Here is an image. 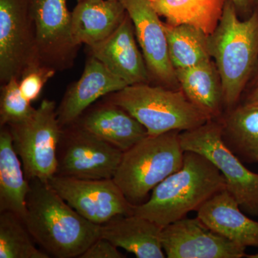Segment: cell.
Returning <instances> with one entry per match:
<instances>
[{
    "instance_id": "cell-1",
    "label": "cell",
    "mask_w": 258,
    "mask_h": 258,
    "mask_svg": "<svg viewBox=\"0 0 258 258\" xmlns=\"http://www.w3.org/2000/svg\"><path fill=\"white\" fill-rule=\"evenodd\" d=\"M23 221L32 238L50 257H80L101 237V225L88 221L48 183L30 181Z\"/></svg>"
},
{
    "instance_id": "cell-2",
    "label": "cell",
    "mask_w": 258,
    "mask_h": 258,
    "mask_svg": "<svg viewBox=\"0 0 258 258\" xmlns=\"http://www.w3.org/2000/svg\"><path fill=\"white\" fill-rule=\"evenodd\" d=\"M226 189V181L218 169L206 157L184 152L181 168L152 190L145 203L134 205V214L164 227L186 217L215 194Z\"/></svg>"
},
{
    "instance_id": "cell-3",
    "label": "cell",
    "mask_w": 258,
    "mask_h": 258,
    "mask_svg": "<svg viewBox=\"0 0 258 258\" xmlns=\"http://www.w3.org/2000/svg\"><path fill=\"white\" fill-rule=\"evenodd\" d=\"M212 58L221 81L224 106L235 108L258 57V12L241 20L227 0L216 30L210 36Z\"/></svg>"
},
{
    "instance_id": "cell-4",
    "label": "cell",
    "mask_w": 258,
    "mask_h": 258,
    "mask_svg": "<svg viewBox=\"0 0 258 258\" xmlns=\"http://www.w3.org/2000/svg\"><path fill=\"white\" fill-rule=\"evenodd\" d=\"M106 101L128 112L149 136L191 130L212 120L181 89L150 83L126 86L110 94Z\"/></svg>"
},
{
    "instance_id": "cell-5",
    "label": "cell",
    "mask_w": 258,
    "mask_h": 258,
    "mask_svg": "<svg viewBox=\"0 0 258 258\" xmlns=\"http://www.w3.org/2000/svg\"><path fill=\"white\" fill-rule=\"evenodd\" d=\"M179 131L148 135L122 155L113 180L127 200L137 205L184 162Z\"/></svg>"
},
{
    "instance_id": "cell-6",
    "label": "cell",
    "mask_w": 258,
    "mask_h": 258,
    "mask_svg": "<svg viewBox=\"0 0 258 258\" xmlns=\"http://www.w3.org/2000/svg\"><path fill=\"white\" fill-rule=\"evenodd\" d=\"M180 142L184 152L201 154L214 164L226 181V189L236 199L242 211L258 217V174L227 147L222 137L220 120H210L191 130L181 132Z\"/></svg>"
},
{
    "instance_id": "cell-7",
    "label": "cell",
    "mask_w": 258,
    "mask_h": 258,
    "mask_svg": "<svg viewBox=\"0 0 258 258\" xmlns=\"http://www.w3.org/2000/svg\"><path fill=\"white\" fill-rule=\"evenodd\" d=\"M8 126L27 179L48 183L57 172L62 131L55 102L43 100L28 120Z\"/></svg>"
},
{
    "instance_id": "cell-8",
    "label": "cell",
    "mask_w": 258,
    "mask_h": 258,
    "mask_svg": "<svg viewBox=\"0 0 258 258\" xmlns=\"http://www.w3.org/2000/svg\"><path fill=\"white\" fill-rule=\"evenodd\" d=\"M123 152L81 128H62L55 175L83 179H113Z\"/></svg>"
},
{
    "instance_id": "cell-9",
    "label": "cell",
    "mask_w": 258,
    "mask_h": 258,
    "mask_svg": "<svg viewBox=\"0 0 258 258\" xmlns=\"http://www.w3.org/2000/svg\"><path fill=\"white\" fill-rule=\"evenodd\" d=\"M40 64L30 0H0V81L20 78Z\"/></svg>"
},
{
    "instance_id": "cell-10",
    "label": "cell",
    "mask_w": 258,
    "mask_h": 258,
    "mask_svg": "<svg viewBox=\"0 0 258 258\" xmlns=\"http://www.w3.org/2000/svg\"><path fill=\"white\" fill-rule=\"evenodd\" d=\"M39 63L57 71L71 69L79 47L71 35L67 0H30Z\"/></svg>"
},
{
    "instance_id": "cell-11",
    "label": "cell",
    "mask_w": 258,
    "mask_h": 258,
    "mask_svg": "<svg viewBox=\"0 0 258 258\" xmlns=\"http://www.w3.org/2000/svg\"><path fill=\"white\" fill-rule=\"evenodd\" d=\"M48 184L71 208L96 225H104L118 215L134 214V205L113 179H83L55 175Z\"/></svg>"
},
{
    "instance_id": "cell-12",
    "label": "cell",
    "mask_w": 258,
    "mask_h": 258,
    "mask_svg": "<svg viewBox=\"0 0 258 258\" xmlns=\"http://www.w3.org/2000/svg\"><path fill=\"white\" fill-rule=\"evenodd\" d=\"M133 23L151 80L157 86L180 89L171 64L164 24L150 0H120Z\"/></svg>"
},
{
    "instance_id": "cell-13",
    "label": "cell",
    "mask_w": 258,
    "mask_h": 258,
    "mask_svg": "<svg viewBox=\"0 0 258 258\" xmlns=\"http://www.w3.org/2000/svg\"><path fill=\"white\" fill-rule=\"evenodd\" d=\"M161 244L169 258H242L246 247L217 233L198 217L163 227Z\"/></svg>"
},
{
    "instance_id": "cell-14",
    "label": "cell",
    "mask_w": 258,
    "mask_h": 258,
    "mask_svg": "<svg viewBox=\"0 0 258 258\" xmlns=\"http://www.w3.org/2000/svg\"><path fill=\"white\" fill-rule=\"evenodd\" d=\"M88 48L90 55L101 61L128 86L150 82L147 64L139 50L133 23L128 13L109 37Z\"/></svg>"
},
{
    "instance_id": "cell-15",
    "label": "cell",
    "mask_w": 258,
    "mask_h": 258,
    "mask_svg": "<svg viewBox=\"0 0 258 258\" xmlns=\"http://www.w3.org/2000/svg\"><path fill=\"white\" fill-rule=\"evenodd\" d=\"M126 86L124 81L90 55L81 78L69 86L57 108L60 126L74 124L97 100Z\"/></svg>"
},
{
    "instance_id": "cell-16",
    "label": "cell",
    "mask_w": 258,
    "mask_h": 258,
    "mask_svg": "<svg viewBox=\"0 0 258 258\" xmlns=\"http://www.w3.org/2000/svg\"><path fill=\"white\" fill-rule=\"evenodd\" d=\"M208 227L242 247H258V222L247 217L227 189L219 191L198 210Z\"/></svg>"
},
{
    "instance_id": "cell-17",
    "label": "cell",
    "mask_w": 258,
    "mask_h": 258,
    "mask_svg": "<svg viewBox=\"0 0 258 258\" xmlns=\"http://www.w3.org/2000/svg\"><path fill=\"white\" fill-rule=\"evenodd\" d=\"M76 123L123 152L148 136L143 125L128 112L107 101L84 112Z\"/></svg>"
},
{
    "instance_id": "cell-18",
    "label": "cell",
    "mask_w": 258,
    "mask_h": 258,
    "mask_svg": "<svg viewBox=\"0 0 258 258\" xmlns=\"http://www.w3.org/2000/svg\"><path fill=\"white\" fill-rule=\"evenodd\" d=\"M127 12L120 0H83L71 13V35L76 45L88 47L109 37Z\"/></svg>"
},
{
    "instance_id": "cell-19",
    "label": "cell",
    "mask_w": 258,
    "mask_h": 258,
    "mask_svg": "<svg viewBox=\"0 0 258 258\" xmlns=\"http://www.w3.org/2000/svg\"><path fill=\"white\" fill-rule=\"evenodd\" d=\"M101 237L138 258L166 257L161 244L162 227L145 217L118 215L101 225Z\"/></svg>"
},
{
    "instance_id": "cell-20",
    "label": "cell",
    "mask_w": 258,
    "mask_h": 258,
    "mask_svg": "<svg viewBox=\"0 0 258 258\" xmlns=\"http://www.w3.org/2000/svg\"><path fill=\"white\" fill-rule=\"evenodd\" d=\"M30 181L13 147L8 125L0 131V212H10L23 220L27 213Z\"/></svg>"
},
{
    "instance_id": "cell-21",
    "label": "cell",
    "mask_w": 258,
    "mask_h": 258,
    "mask_svg": "<svg viewBox=\"0 0 258 258\" xmlns=\"http://www.w3.org/2000/svg\"><path fill=\"white\" fill-rule=\"evenodd\" d=\"M179 88L194 105L211 118L222 115L223 104L221 81L212 60L189 68L176 70Z\"/></svg>"
},
{
    "instance_id": "cell-22",
    "label": "cell",
    "mask_w": 258,
    "mask_h": 258,
    "mask_svg": "<svg viewBox=\"0 0 258 258\" xmlns=\"http://www.w3.org/2000/svg\"><path fill=\"white\" fill-rule=\"evenodd\" d=\"M227 147L242 162H258V105L244 103L220 120Z\"/></svg>"
},
{
    "instance_id": "cell-23",
    "label": "cell",
    "mask_w": 258,
    "mask_h": 258,
    "mask_svg": "<svg viewBox=\"0 0 258 258\" xmlns=\"http://www.w3.org/2000/svg\"><path fill=\"white\" fill-rule=\"evenodd\" d=\"M227 0H154L153 7L171 25H188L210 35L216 30Z\"/></svg>"
},
{
    "instance_id": "cell-24",
    "label": "cell",
    "mask_w": 258,
    "mask_h": 258,
    "mask_svg": "<svg viewBox=\"0 0 258 258\" xmlns=\"http://www.w3.org/2000/svg\"><path fill=\"white\" fill-rule=\"evenodd\" d=\"M164 24L169 57L175 71L212 60L209 35L191 25Z\"/></svg>"
},
{
    "instance_id": "cell-25",
    "label": "cell",
    "mask_w": 258,
    "mask_h": 258,
    "mask_svg": "<svg viewBox=\"0 0 258 258\" xmlns=\"http://www.w3.org/2000/svg\"><path fill=\"white\" fill-rule=\"evenodd\" d=\"M23 219L13 212L0 215V258H50L34 243Z\"/></svg>"
},
{
    "instance_id": "cell-26",
    "label": "cell",
    "mask_w": 258,
    "mask_h": 258,
    "mask_svg": "<svg viewBox=\"0 0 258 258\" xmlns=\"http://www.w3.org/2000/svg\"><path fill=\"white\" fill-rule=\"evenodd\" d=\"M0 98V125L18 124L23 123L35 111L20 91L19 79L13 78L3 84Z\"/></svg>"
},
{
    "instance_id": "cell-27",
    "label": "cell",
    "mask_w": 258,
    "mask_h": 258,
    "mask_svg": "<svg viewBox=\"0 0 258 258\" xmlns=\"http://www.w3.org/2000/svg\"><path fill=\"white\" fill-rule=\"evenodd\" d=\"M56 74L55 70L37 64L30 68L19 80L20 91L30 103L38 98L45 83Z\"/></svg>"
},
{
    "instance_id": "cell-28",
    "label": "cell",
    "mask_w": 258,
    "mask_h": 258,
    "mask_svg": "<svg viewBox=\"0 0 258 258\" xmlns=\"http://www.w3.org/2000/svg\"><path fill=\"white\" fill-rule=\"evenodd\" d=\"M118 247L109 240L99 237L93 242L79 258H123Z\"/></svg>"
},
{
    "instance_id": "cell-29",
    "label": "cell",
    "mask_w": 258,
    "mask_h": 258,
    "mask_svg": "<svg viewBox=\"0 0 258 258\" xmlns=\"http://www.w3.org/2000/svg\"><path fill=\"white\" fill-rule=\"evenodd\" d=\"M235 5L237 12H247L257 0H231Z\"/></svg>"
},
{
    "instance_id": "cell-30",
    "label": "cell",
    "mask_w": 258,
    "mask_h": 258,
    "mask_svg": "<svg viewBox=\"0 0 258 258\" xmlns=\"http://www.w3.org/2000/svg\"><path fill=\"white\" fill-rule=\"evenodd\" d=\"M244 103H249V104L258 105V85L254 86V89L249 93Z\"/></svg>"
},
{
    "instance_id": "cell-31",
    "label": "cell",
    "mask_w": 258,
    "mask_h": 258,
    "mask_svg": "<svg viewBox=\"0 0 258 258\" xmlns=\"http://www.w3.org/2000/svg\"><path fill=\"white\" fill-rule=\"evenodd\" d=\"M257 1L258 2V0H257ZM253 85L254 86H257V85H258V70L257 74H256L255 77H254Z\"/></svg>"
},
{
    "instance_id": "cell-32",
    "label": "cell",
    "mask_w": 258,
    "mask_h": 258,
    "mask_svg": "<svg viewBox=\"0 0 258 258\" xmlns=\"http://www.w3.org/2000/svg\"><path fill=\"white\" fill-rule=\"evenodd\" d=\"M246 257L248 258H258V253L254 254H247Z\"/></svg>"
},
{
    "instance_id": "cell-33",
    "label": "cell",
    "mask_w": 258,
    "mask_h": 258,
    "mask_svg": "<svg viewBox=\"0 0 258 258\" xmlns=\"http://www.w3.org/2000/svg\"><path fill=\"white\" fill-rule=\"evenodd\" d=\"M78 2H80V1H83V0H77Z\"/></svg>"
},
{
    "instance_id": "cell-34",
    "label": "cell",
    "mask_w": 258,
    "mask_h": 258,
    "mask_svg": "<svg viewBox=\"0 0 258 258\" xmlns=\"http://www.w3.org/2000/svg\"><path fill=\"white\" fill-rule=\"evenodd\" d=\"M150 1L152 2H152H154V0H150Z\"/></svg>"
}]
</instances>
